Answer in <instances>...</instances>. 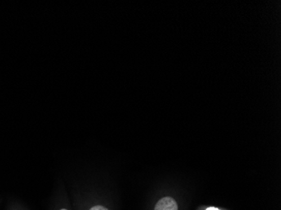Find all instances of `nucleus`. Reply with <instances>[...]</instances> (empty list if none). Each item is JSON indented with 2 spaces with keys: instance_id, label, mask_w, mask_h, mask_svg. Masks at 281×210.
I'll list each match as a JSON object with an SVG mask.
<instances>
[{
  "instance_id": "nucleus-1",
  "label": "nucleus",
  "mask_w": 281,
  "mask_h": 210,
  "mask_svg": "<svg viewBox=\"0 0 281 210\" xmlns=\"http://www.w3.org/2000/svg\"><path fill=\"white\" fill-rule=\"evenodd\" d=\"M154 210H178V204L174 198L165 197L158 201Z\"/></svg>"
},
{
  "instance_id": "nucleus-2",
  "label": "nucleus",
  "mask_w": 281,
  "mask_h": 210,
  "mask_svg": "<svg viewBox=\"0 0 281 210\" xmlns=\"http://www.w3.org/2000/svg\"><path fill=\"white\" fill-rule=\"evenodd\" d=\"M90 210H108L107 208H104L103 206L97 205L93 207L92 208H90Z\"/></svg>"
},
{
  "instance_id": "nucleus-3",
  "label": "nucleus",
  "mask_w": 281,
  "mask_h": 210,
  "mask_svg": "<svg viewBox=\"0 0 281 210\" xmlns=\"http://www.w3.org/2000/svg\"><path fill=\"white\" fill-rule=\"evenodd\" d=\"M206 210H219L218 208H207V209Z\"/></svg>"
},
{
  "instance_id": "nucleus-4",
  "label": "nucleus",
  "mask_w": 281,
  "mask_h": 210,
  "mask_svg": "<svg viewBox=\"0 0 281 210\" xmlns=\"http://www.w3.org/2000/svg\"><path fill=\"white\" fill-rule=\"evenodd\" d=\"M61 210H67V209H61Z\"/></svg>"
}]
</instances>
